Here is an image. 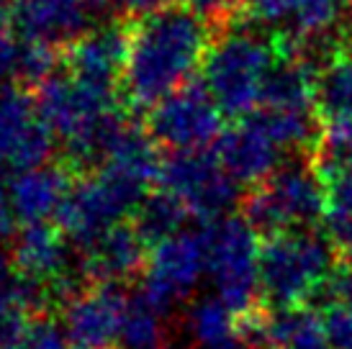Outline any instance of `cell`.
I'll return each mask as SVG.
<instances>
[{
	"mask_svg": "<svg viewBox=\"0 0 352 349\" xmlns=\"http://www.w3.org/2000/svg\"><path fill=\"white\" fill-rule=\"evenodd\" d=\"M54 134L39 103L19 87L0 90V172H23L47 165Z\"/></svg>",
	"mask_w": 352,
	"mask_h": 349,
	"instance_id": "cell-13",
	"label": "cell"
},
{
	"mask_svg": "<svg viewBox=\"0 0 352 349\" xmlns=\"http://www.w3.org/2000/svg\"><path fill=\"white\" fill-rule=\"evenodd\" d=\"M75 244L54 223H26L16 234L13 264L23 282L41 293L50 303H67L85 278L82 257L75 254Z\"/></svg>",
	"mask_w": 352,
	"mask_h": 349,
	"instance_id": "cell-8",
	"label": "cell"
},
{
	"mask_svg": "<svg viewBox=\"0 0 352 349\" xmlns=\"http://www.w3.org/2000/svg\"><path fill=\"white\" fill-rule=\"evenodd\" d=\"M247 19L270 29L288 52H301L303 41L324 36L340 19V0H242Z\"/></svg>",
	"mask_w": 352,
	"mask_h": 349,
	"instance_id": "cell-15",
	"label": "cell"
},
{
	"mask_svg": "<svg viewBox=\"0 0 352 349\" xmlns=\"http://www.w3.org/2000/svg\"><path fill=\"white\" fill-rule=\"evenodd\" d=\"M147 254L149 244L134 223H118L80 249L82 270L90 282H116V285L144 272Z\"/></svg>",
	"mask_w": 352,
	"mask_h": 349,
	"instance_id": "cell-17",
	"label": "cell"
},
{
	"mask_svg": "<svg viewBox=\"0 0 352 349\" xmlns=\"http://www.w3.org/2000/svg\"><path fill=\"white\" fill-rule=\"evenodd\" d=\"M206 275L214 285V295L250 319L260 313L263 282H260V234L247 218L221 216L204 221Z\"/></svg>",
	"mask_w": 352,
	"mask_h": 349,
	"instance_id": "cell-4",
	"label": "cell"
},
{
	"mask_svg": "<svg viewBox=\"0 0 352 349\" xmlns=\"http://www.w3.org/2000/svg\"><path fill=\"white\" fill-rule=\"evenodd\" d=\"M316 113L324 126L352 128V49L332 54L319 69Z\"/></svg>",
	"mask_w": 352,
	"mask_h": 349,
	"instance_id": "cell-22",
	"label": "cell"
},
{
	"mask_svg": "<svg viewBox=\"0 0 352 349\" xmlns=\"http://www.w3.org/2000/svg\"><path fill=\"white\" fill-rule=\"evenodd\" d=\"M129 34L113 23L96 26L80 36L67 52V69L78 78L103 87H116L124 78Z\"/></svg>",
	"mask_w": 352,
	"mask_h": 349,
	"instance_id": "cell-19",
	"label": "cell"
},
{
	"mask_svg": "<svg viewBox=\"0 0 352 349\" xmlns=\"http://www.w3.org/2000/svg\"><path fill=\"white\" fill-rule=\"evenodd\" d=\"M160 190L186 205L193 218L214 221L229 216L239 198V183L226 172L216 155L204 152H173L162 159Z\"/></svg>",
	"mask_w": 352,
	"mask_h": 349,
	"instance_id": "cell-9",
	"label": "cell"
},
{
	"mask_svg": "<svg viewBox=\"0 0 352 349\" xmlns=\"http://www.w3.org/2000/svg\"><path fill=\"white\" fill-rule=\"evenodd\" d=\"M186 331L196 349H252L263 347L245 329L242 316H236L219 295H206L193 301L186 319ZM265 349V347H263Z\"/></svg>",
	"mask_w": 352,
	"mask_h": 349,
	"instance_id": "cell-20",
	"label": "cell"
},
{
	"mask_svg": "<svg viewBox=\"0 0 352 349\" xmlns=\"http://www.w3.org/2000/svg\"><path fill=\"white\" fill-rule=\"evenodd\" d=\"M278 54L265 39L234 31L226 34L208 49L204 72V87L211 93L224 116L245 118L260 108L265 82L270 78Z\"/></svg>",
	"mask_w": 352,
	"mask_h": 349,
	"instance_id": "cell-5",
	"label": "cell"
},
{
	"mask_svg": "<svg viewBox=\"0 0 352 349\" xmlns=\"http://www.w3.org/2000/svg\"><path fill=\"white\" fill-rule=\"evenodd\" d=\"M98 8H116L129 16H147L155 10L165 8L167 0H96Z\"/></svg>",
	"mask_w": 352,
	"mask_h": 349,
	"instance_id": "cell-28",
	"label": "cell"
},
{
	"mask_svg": "<svg viewBox=\"0 0 352 349\" xmlns=\"http://www.w3.org/2000/svg\"><path fill=\"white\" fill-rule=\"evenodd\" d=\"M16 221L19 218H16V211H13V203H10V188L0 177V242L13 234Z\"/></svg>",
	"mask_w": 352,
	"mask_h": 349,
	"instance_id": "cell-29",
	"label": "cell"
},
{
	"mask_svg": "<svg viewBox=\"0 0 352 349\" xmlns=\"http://www.w3.org/2000/svg\"><path fill=\"white\" fill-rule=\"evenodd\" d=\"M216 159L239 185H260L280 170V157L288 155L265 128L260 118H239L232 128H224L214 144Z\"/></svg>",
	"mask_w": 352,
	"mask_h": 349,
	"instance_id": "cell-14",
	"label": "cell"
},
{
	"mask_svg": "<svg viewBox=\"0 0 352 349\" xmlns=\"http://www.w3.org/2000/svg\"><path fill=\"white\" fill-rule=\"evenodd\" d=\"M206 275L204 229H183L149 247L142 272L144 295L165 313L188 301Z\"/></svg>",
	"mask_w": 352,
	"mask_h": 349,
	"instance_id": "cell-10",
	"label": "cell"
},
{
	"mask_svg": "<svg viewBox=\"0 0 352 349\" xmlns=\"http://www.w3.org/2000/svg\"><path fill=\"white\" fill-rule=\"evenodd\" d=\"M188 218H193V216L186 211V205L165 190L147 195L134 211V226L147 239L149 247L167 239V236H175L177 232H183Z\"/></svg>",
	"mask_w": 352,
	"mask_h": 349,
	"instance_id": "cell-23",
	"label": "cell"
},
{
	"mask_svg": "<svg viewBox=\"0 0 352 349\" xmlns=\"http://www.w3.org/2000/svg\"><path fill=\"white\" fill-rule=\"evenodd\" d=\"M337 267V244L316 229L273 234L260 244L263 298L273 308L303 306L322 293Z\"/></svg>",
	"mask_w": 352,
	"mask_h": 349,
	"instance_id": "cell-3",
	"label": "cell"
},
{
	"mask_svg": "<svg viewBox=\"0 0 352 349\" xmlns=\"http://www.w3.org/2000/svg\"><path fill=\"white\" fill-rule=\"evenodd\" d=\"M19 29H16V19L10 16L6 0H0V80L10 78L13 72H19L21 62V47Z\"/></svg>",
	"mask_w": 352,
	"mask_h": 349,
	"instance_id": "cell-26",
	"label": "cell"
},
{
	"mask_svg": "<svg viewBox=\"0 0 352 349\" xmlns=\"http://www.w3.org/2000/svg\"><path fill=\"white\" fill-rule=\"evenodd\" d=\"M13 19L21 39L41 47L75 44L93 29L96 0H23L13 5Z\"/></svg>",
	"mask_w": 352,
	"mask_h": 349,
	"instance_id": "cell-16",
	"label": "cell"
},
{
	"mask_svg": "<svg viewBox=\"0 0 352 349\" xmlns=\"http://www.w3.org/2000/svg\"><path fill=\"white\" fill-rule=\"evenodd\" d=\"M180 3L208 26H221L226 19H232V13L242 0H180Z\"/></svg>",
	"mask_w": 352,
	"mask_h": 349,
	"instance_id": "cell-27",
	"label": "cell"
},
{
	"mask_svg": "<svg viewBox=\"0 0 352 349\" xmlns=\"http://www.w3.org/2000/svg\"><path fill=\"white\" fill-rule=\"evenodd\" d=\"M72 174L62 165H39L16 172L10 188V203L23 226L57 221L62 205L72 190Z\"/></svg>",
	"mask_w": 352,
	"mask_h": 349,
	"instance_id": "cell-18",
	"label": "cell"
},
{
	"mask_svg": "<svg viewBox=\"0 0 352 349\" xmlns=\"http://www.w3.org/2000/svg\"><path fill=\"white\" fill-rule=\"evenodd\" d=\"M170 313L157 308L144 293L131 295L118 349H165V319Z\"/></svg>",
	"mask_w": 352,
	"mask_h": 349,
	"instance_id": "cell-24",
	"label": "cell"
},
{
	"mask_svg": "<svg viewBox=\"0 0 352 349\" xmlns=\"http://www.w3.org/2000/svg\"><path fill=\"white\" fill-rule=\"evenodd\" d=\"M147 195V188L131 183L113 170L98 167V172L72 185L57 223L69 242L82 249L108 229L124 223L126 216H134Z\"/></svg>",
	"mask_w": 352,
	"mask_h": 349,
	"instance_id": "cell-7",
	"label": "cell"
},
{
	"mask_svg": "<svg viewBox=\"0 0 352 349\" xmlns=\"http://www.w3.org/2000/svg\"><path fill=\"white\" fill-rule=\"evenodd\" d=\"M16 285H19V272L13 264V254L0 247V295L10 293Z\"/></svg>",
	"mask_w": 352,
	"mask_h": 349,
	"instance_id": "cell-30",
	"label": "cell"
},
{
	"mask_svg": "<svg viewBox=\"0 0 352 349\" xmlns=\"http://www.w3.org/2000/svg\"><path fill=\"white\" fill-rule=\"evenodd\" d=\"M221 108L201 85H186L149 108L147 131L170 152H204L221 136Z\"/></svg>",
	"mask_w": 352,
	"mask_h": 349,
	"instance_id": "cell-11",
	"label": "cell"
},
{
	"mask_svg": "<svg viewBox=\"0 0 352 349\" xmlns=\"http://www.w3.org/2000/svg\"><path fill=\"white\" fill-rule=\"evenodd\" d=\"M36 103L52 134L62 139L75 162H100L111 142L126 126L116 87L88 82L69 69H54L41 82Z\"/></svg>",
	"mask_w": 352,
	"mask_h": 349,
	"instance_id": "cell-2",
	"label": "cell"
},
{
	"mask_svg": "<svg viewBox=\"0 0 352 349\" xmlns=\"http://www.w3.org/2000/svg\"><path fill=\"white\" fill-rule=\"evenodd\" d=\"M13 349H72L62 324L52 321L50 316H34L23 329L19 344Z\"/></svg>",
	"mask_w": 352,
	"mask_h": 349,
	"instance_id": "cell-25",
	"label": "cell"
},
{
	"mask_svg": "<svg viewBox=\"0 0 352 349\" xmlns=\"http://www.w3.org/2000/svg\"><path fill=\"white\" fill-rule=\"evenodd\" d=\"M131 295L116 282H93L62 303V329L72 349H118Z\"/></svg>",
	"mask_w": 352,
	"mask_h": 349,
	"instance_id": "cell-12",
	"label": "cell"
},
{
	"mask_svg": "<svg viewBox=\"0 0 352 349\" xmlns=\"http://www.w3.org/2000/svg\"><path fill=\"white\" fill-rule=\"evenodd\" d=\"M208 23L190 10L160 8L129 31L124 93L137 108H152L190 85L208 54Z\"/></svg>",
	"mask_w": 352,
	"mask_h": 349,
	"instance_id": "cell-1",
	"label": "cell"
},
{
	"mask_svg": "<svg viewBox=\"0 0 352 349\" xmlns=\"http://www.w3.org/2000/svg\"><path fill=\"white\" fill-rule=\"evenodd\" d=\"M16 3H23V0H13V5H16Z\"/></svg>",
	"mask_w": 352,
	"mask_h": 349,
	"instance_id": "cell-31",
	"label": "cell"
},
{
	"mask_svg": "<svg viewBox=\"0 0 352 349\" xmlns=\"http://www.w3.org/2000/svg\"><path fill=\"white\" fill-rule=\"evenodd\" d=\"M324 211L327 185L314 165L280 167L267 180L254 185L245 201V218L265 236L314 229L324 221Z\"/></svg>",
	"mask_w": 352,
	"mask_h": 349,
	"instance_id": "cell-6",
	"label": "cell"
},
{
	"mask_svg": "<svg viewBox=\"0 0 352 349\" xmlns=\"http://www.w3.org/2000/svg\"><path fill=\"white\" fill-rule=\"evenodd\" d=\"M252 349H263V347H252Z\"/></svg>",
	"mask_w": 352,
	"mask_h": 349,
	"instance_id": "cell-32",
	"label": "cell"
},
{
	"mask_svg": "<svg viewBox=\"0 0 352 349\" xmlns=\"http://www.w3.org/2000/svg\"><path fill=\"white\" fill-rule=\"evenodd\" d=\"M265 349H332L322 313L309 306H283L263 316Z\"/></svg>",
	"mask_w": 352,
	"mask_h": 349,
	"instance_id": "cell-21",
	"label": "cell"
}]
</instances>
